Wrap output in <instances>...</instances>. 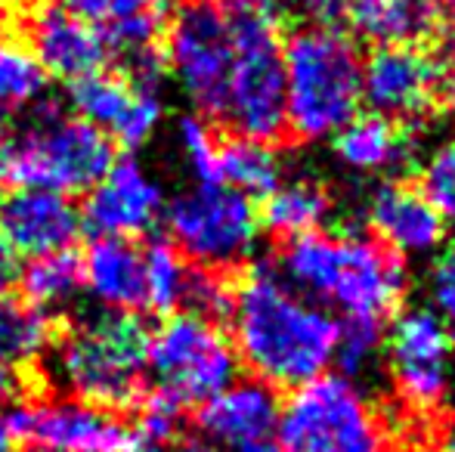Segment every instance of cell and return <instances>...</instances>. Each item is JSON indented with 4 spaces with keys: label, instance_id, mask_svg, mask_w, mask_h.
Here are the masks:
<instances>
[{
    "label": "cell",
    "instance_id": "6da1fadb",
    "mask_svg": "<svg viewBox=\"0 0 455 452\" xmlns=\"http://www.w3.org/2000/svg\"><path fill=\"white\" fill-rule=\"evenodd\" d=\"M235 356L270 387H300L335 360L338 320L275 273L254 264L229 304Z\"/></svg>",
    "mask_w": 455,
    "mask_h": 452
},
{
    "label": "cell",
    "instance_id": "7a4b0ae2",
    "mask_svg": "<svg viewBox=\"0 0 455 452\" xmlns=\"http://www.w3.org/2000/svg\"><path fill=\"white\" fill-rule=\"evenodd\" d=\"M275 273L298 295L335 304L344 320L384 322L406 289L400 258L363 233H300L282 239Z\"/></svg>",
    "mask_w": 455,
    "mask_h": 452
},
{
    "label": "cell",
    "instance_id": "3957f363",
    "mask_svg": "<svg viewBox=\"0 0 455 452\" xmlns=\"http://www.w3.org/2000/svg\"><path fill=\"white\" fill-rule=\"evenodd\" d=\"M285 127L298 139H329L360 115L363 56L341 28L300 25L282 44Z\"/></svg>",
    "mask_w": 455,
    "mask_h": 452
},
{
    "label": "cell",
    "instance_id": "277c9868",
    "mask_svg": "<svg viewBox=\"0 0 455 452\" xmlns=\"http://www.w3.org/2000/svg\"><path fill=\"white\" fill-rule=\"evenodd\" d=\"M115 164V143L78 115L41 103L0 143V180L16 189L87 193Z\"/></svg>",
    "mask_w": 455,
    "mask_h": 452
},
{
    "label": "cell",
    "instance_id": "5b68a950",
    "mask_svg": "<svg viewBox=\"0 0 455 452\" xmlns=\"http://www.w3.org/2000/svg\"><path fill=\"white\" fill-rule=\"evenodd\" d=\"M149 332L133 313H91L56 344L53 372L60 385L100 409H137Z\"/></svg>",
    "mask_w": 455,
    "mask_h": 452
},
{
    "label": "cell",
    "instance_id": "8992f818",
    "mask_svg": "<svg viewBox=\"0 0 455 452\" xmlns=\"http://www.w3.org/2000/svg\"><path fill=\"white\" fill-rule=\"evenodd\" d=\"M229 37L233 66L217 118L233 127L235 137L270 143L285 131V75L275 19L242 0L229 4Z\"/></svg>",
    "mask_w": 455,
    "mask_h": 452
},
{
    "label": "cell",
    "instance_id": "52a82bcc",
    "mask_svg": "<svg viewBox=\"0 0 455 452\" xmlns=\"http://www.w3.org/2000/svg\"><path fill=\"white\" fill-rule=\"evenodd\" d=\"M285 452H387V434L363 391L341 375L294 387L275 422Z\"/></svg>",
    "mask_w": 455,
    "mask_h": 452
},
{
    "label": "cell",
    "instance_id": "ba28073f",
    "mask_svg": "<svg viewBox=\"0 0 455 452\" xmlns=\"http://www.w3.org/2000/svg\"><path fill=\"white\" fill-rule=\"evenodd\" d=\"M146 369L156 378V391L174 403L202 406L229 387L239 372V356L220 326L192 313H177L149 335Z\"/></svg>",
    "mask_w": 455,
    "mask_h": 452
},
{
    "label": "cell",
    "instance_id": "9c48e42d",
    "mask_svg": "<svg viewBox=\"0 0 455 452\" xmlns=\"http://www.w3.org/2000/svg\"><path fill=\"white\" fill-rule=\"evenodd\" d=\"M171 245L204 270H227L251 254L260 233V214L254 199L223 186V183H198L180 193L168 208Z\"/></svg>",
    "mask_w": 455,
    "mask_h": 452
},
{
    "label": "cell",
    "instance_id": "30bf717a",
    "mask_svg": "<svg viewBox=\"0 0 455 452\" xmlns=\"http://www.w3.org/2000/svg\"><path fill=\"white\" fill-rule=\"evenodd\" d=\"M162 56L164 68L177 78L192 106L204 118H217L233 66L229 4L183 0L180 6H174L164 22Z\"/></svg>",
    "mask_w": 455,
    "mask_h": 452
},
{
    "label": "cell",
    "instance_id": "8fae6325",
    "mask_svg": "<svg viewBox=\"0 0 455 452\" xmlns=\"http://www.w3.org/2000/svg\"><path fill=\"white\" fill-rule=\"evenodd\" d=\"M4 422L35 452H127L133 437L108 409L75 397L16 403Z\"/></svg>",
    "mask_w": 455,
    "mask_h": 452
},
{
    "label": "cell",
    "instance_id": "7c38bea8",
    "mask_svg": "<svg viewBox=\"0 0 455 452\" xmlns=\"http://www.w3.org/2000/svg\"><path fill=\"white\" fill-rule=\"evenodd\" d=\"M387 353L403 400L412 406H437L452 385V335L434 310H406L387 335Z\"/></svg>",
    "mask_w": 455,
    "mask_h": 452
},
{
    "label": "cell",
    "instance_id": "4fadbf2b",
    "mask_svg": "<svg viewBox=\"0 0 455 452\" xmlns=\"http://www.w3.org/2000/svg\"><path fill=\"white\" fill-rule=\"evenodd\" d=\"M443 72L427 47H375L363 59V103L387 121H415L434 106Z\"/></svg>",
    "mask_w": 455,
    "mask_h": 452
},
{
    "label": "cell",
    "instance_id": "5bb4252c",
    "mask_svg": "<svg viewBox=\"0 0 455 452\" xmlns=\"http://www.w3.org/2000/svg\"><path fill=\"white\" fill-rule=\"evenodd\" d=\"M68 103L81 121L102 131L112 143L118 139L127 149L149 143L164 118L162 91L133 87L121 72H106V68L72 81Z\"/></svg>",
    "mask_w": 455,
    "mask_h": 452
},
{
    "label": "cell",
    "instance_id": "9a60e30c",
    "mask_svg": "<svg viewBox=\"0 0 455 452\" xmlns=\"http://www.w3.org/2000/svg\"><path fill=\"white\" fill-rule=\"evenodd\" d=\"M164 211V193L137 158H115L93 189H87L81 229L96 239H131L149 233Z\"/></svg>",
    "mask_w": 455,
    "mask_h": 452
},
{
    "label": "cell",
    "instance_id": "2e32d148",
    "mask_svg": "<svg viewBox=\"0 0 455 452\" xmlns=\"http://www.w3.org/2000/svg\"><path fill=\"white\" fill-rule=\"evenodd\" d=\"M81 233V211L72 199L50 189H12L0 199V239L16 254L68 251Z\"/></svg>",
    "mask_w": 455,
    "mask_h": 452
},
{
    "label": "cell",
    "instance_id": "e0dca14e",
    "mask_svg": "<svg viewBox=\"0 0 455 452\" xmlns=\"http://www.w3.org/2000/svg\"><path fill=\"white\" fill-rule=\"evenodd\" d=\"M279 397L270 385L258 378L233 381L220 393L202 403L196 422L204 440L217 447H245L254 440H267L279 422Z\"/></svg>",
    "mask_w": 455,
    "mask_h": 452
},
{
    "label": "cell",
    "instance_id": "ac0fdd59",
    "mask_svg": "<svg viewBox=\"0 0 455 452\" xmlns=\"http://www.w3.org/2000/svg\"><path fill=\"white\" fill-rule=\"evenodd\" d=\"M31 53L41 62L47 78L78 81L106 66L108 53L100 31L81 22L66 6H44L31 22Z\"/></svg>",
    "mask_w": 455,
    "mask_h": 452
},
{
    "label": "cell",
    "instance_id": "d6986e66",
    "mask_svg": "<svg viewBox=\"0 0 455 452\" xmlns=\"http://www.w3.org/2000/svg\"><path fill=\"white\" fill-rule=\"evenodd\" d=\"M369 220L394 254H427L443 242L446 224L431 202L412 186L387 183L371 195Z\"/></svg>",
    "mask_w": 455,
    "mask_h": 452
},
{
    "label": "cell",
    "instance_id": "ffe728a7",
    "mask_svg": "<svg viewBox=\"0 0 455 452\" xmlns=\"http://www.w3.org/2000/svg\"><path fill=\"white\" fill-rule=\"evenodd\" d=\"M87 291L115 313H137L146 307L143 248L131 239H93L81 260Z\"/></svg>",
    "mask_w": 455,
    "mask_h": 452
},
{
    "label": "cell",
    "instance_id": "44dd1931",
    "mask_svg": "<svg viewBox=\"0 0 455 452\" xmlns=\"http://www.w3.org/2000/svg\"><path fill=\"white\" fill-rule=\"evenodd\" d=\"M347 22L375 47H421L440 31L437 0H347Z\"/></svg>",
    "mask_w": 455,
    "mask_h": 452
},
{
    "label": "cell",
    "instance_id": "7402d4cb",
    "mask_svg": "<svg viewBox=\"0 0 455 452\" xmlns=\"http://www.w3.org/2000/svg\"><path fill=\"white\" fill-rule=\"evenodd\" d=\"M335 155L354 170H390L412 155V139L403 124L381 115H356L331 137Z\"/></svg>",
    "mask_w": 455,
    "mask_h": 452
},
{
    "label": "cell",
    "instance_id": "603a6c76",
    "mask_svg": "<svg viewBox=\"0 0 455 452\" xmlns=\"http://www.w3.org/2000/svg\"><path fill=\"white\" fill-rule=\"evenodd\" d=\"M217 174L223 186L248 199H267L273 189H279L282 164L267 143L235 137L217 149Z\"/></svg>",
    "mask_w": 455,
    "mask_h": 452
},
{
    "label": "cell",
    "instance_id": "cb8c5ba5",
    "mask_svg": "<svg viewBox=\"0 0 455 452\" xmlns=\"http://www.w3.org/2000/svg\"><path fill=\"white\" fill-rule=\"evenodd\" d=\"M53 341L50 316L19 297L0 295V366L22 372Z\"/></svg>",
    "mask_w": 455,
    "mask_h": 452
},
{
    "label": "cell",
    "instance_id": "d4e9b609",
    "mask_svg": "<svg viewBox=\"0 0 455 452\" xmlns=\"http://www.w3.org/2000/svg\"><path fill=\"white\" fill-rule=\"evenodd\" d=\"M19 282L25 291V304H31L41 313L62 310L78 297L84 289L81 279V260L72 251H56L31 258L25 270H19Z\"/></svg>",
    "mask_w": 455,
    "mask_h": 452
},
{
    "label": "cell",
    "instance_id": "484cf974",
    "mask_svg": "<svg viewBox=\"0 0 455 452\" xmlns=\"http://www.w3.org/2000/svg\"><path fill=\"white\" fill-rule=\"evenodd\" d=\"M260 226L270 233L291 239L300 233H313L329 214V195L313 183H291V186L273 189L260 208Z\"/></svg>",
    "mask_w": 455,
    "mask_h": 452
},
{
    "label": "cell",
    "instance_id": "4316f807",
    "mask_svg": "<svg viewBox=\"0 0 455 452\" xmlns=\"http://www.w3.org/2000/svg\"><path fill=\"white\" fill-rule=\"evenodd\" d=\"M47 97V72L25 44L0 37V115L35 109Z\"/></svg>",
    "mask_w": 455,
    "mask_h": 452
},
{
    "label": "cell",
    "instance_id": "83f0119b",
    "mask_svg": "<svg viewBox=\"0 0 455 452\" xmlns=\"http://www.w3.org/2000/svg\"><path fill=\"white\" fill-rule=\"evenodd\" d=\"M143 266H146V307L158 310V313H174L180 307L189 260L171 242L156 239L143 251Z\"/></svg>",
    "mask_w": 455,
    "mask_h": 452
},
{
    "label": "cell",
    "instance_id": "f1b7e54d",
    "mask_svg": "<svg viewBox=\"0 0 455 452\" xmlns=\"http://www.w3.org/2000/svg\"><path fill=\"white\" fill-rule=\"evenodd\" d=\"M72 16L87 22L100 35L118 28V25L137 22L146 16H168V0H60Z\"/></svg>",
    "mask_w": 455,
    "mask_h": 452
},
{
    "label": "cell",
    "instance_id": "f546056e",
    "mask_svg": "<svg viewBox=\"0 0 455 452\" xmlns=\"http://www.w3.org/2000/svg\"><path fill=\"white\" fill-rule=\"evenodd\" d=\"M384 341V322L375 320H338V344H335V360L341 369V378L363 375L365 369L375 362L378 350Z\"/></svg>",
    "mask_w": 455,
    "mask_h": 452
},
{
    "label": "cell",
    "instance_id": "4dcf8cb0",
    "mask_svg": "<svg viewBox=\"0 0 455 452\" xmlns=\"http://www.w3.org/2000/svg\"><path fill=\"white\" fill-rule=\"evenodd\" d=\"M177 149H180L183 162L196 174L198 183H220L217 174V139L211 131V121L204 115H183L177 121Z\"/></svg>",
    "mask_w": 455,
    "mask_h": 452
},
{
    "label": "cell",
    "instance_id": "1f68e13d",
    "mask_svg": "<svg viewBox=\"0 0 455 452\" xmlns=\"http://www.w3.org/2000/svg\"><path fill=\"white\" fill-rule=\"evenodd\" d=\"M421 195L431 202L443 224H455V137L440 143L421 168Z\"/></svg>",
    "mask_w": 455,
    "mask_h": 452
},
{
    "label": "cell",
    "instance_id": "d6a6232c",
    "mask_svg": "<svg viewBox=\"0 0 455 452\" xmlns=\"http://www.w3.org/2000/svg\"><path fill=\"white\" fill-rule=\"evenodd\" d=\"M229 304H233V291L227 289V282H223L220 273L189 264L186 285H183V297H180V307H186V313L202 316V320L214 322L217 316L229 313Z\"/></svg>",
    "mask_w": 455,
    "mask_h": 452
},
{
    "label": "cell",
    "instance_id": "836d02e7",
    "mask_svg": "<svg viewBox=\"0 0 455 452\" xmlns=\"http://www.w3.org/2000/svg\"><path fill=\"white\" fill-rule=\"evenodd\" d=\"M431 301L434 313L443 320L446 329H455V248L443 251L431 270Z\"/></svg>",
    "mask_w": 455,
    "mask_h": 452
},
{
    "label": "cell",
    "instance_id": "e575fe53",
    "mask_svg": "<svg viewBox=\"0 0 455 452\" xmlns=\"http://www.w3.org/2000/svg\"><path fill=\"white\" fill-rule=\"evenodd\" d=\"M298 4L310 16V25L338 28V22L347 19V0H298Z\"/></svg>",
    "mask_w": 455,
    "mask_h": 452
},
{
    "label": "cell",
    "instance_id": "d590c367",
    "mask_svg": "<svg viewBox=\"0 0 455 452\" xmlns=\"http://www.w3.org/2000/svg\"><path fill=\"white\" fill-rule=\"evenodd\" d=\"M19 279V260H16V251L0 239V295H6L12 282Z\"/></svg>",
    "mask_w": 455,
    "mask_h": 452
},
{
    "label": "cell",
    "instance_id": "8d00e7d4",
    "mask_svg": "<svg viewBox=\"0 0 455 452\" xmlns=\"http://www.w3.org/2000/svg\"><path fill=\"white\" fill-rule=\"evenodd\" d=\"M25 391V378L22 372H16V369H6L0 366V403H12V400H19Z\"/></svg>",
    "mask_w": 455,
    "mask_h": 452
},
{
    "label": "cell",
    "instance_id": "74e56055",
    "mask_svg": "<svg viewBox=\"0 0 455 452\" xmlns=\"http://www.w3.org/2000/svg\"><path fill=\"white\" fill-rule=\"evenodd\" d=\"M242 4H248L251 10H258V12H264V16L275 19L279 12H285L291 4H298V0H242Z\"/></svg>",
    "mask_w": 455,
    "mask_h": 452
},
{
    "label": "cell",
    "instance_id": "f35d334b",
    "mask_svg": "<svg viewBox=\"0 0 455 452\" xmlns=\"http://www.w3.org/2000/svg\"><path fill=\"white\" fill-rule=\"evenodd\" d=\"M174 452H227V449L217 447V443H211V440H204V437H189V440L177 443Z\"/></svg>",
    "mask_w": 455,
    "mask_h": 452
},
{
    "label": "cell",
    "instance_id": "ab89813d",
    "mask_svg": "<svg viewBox=\"0 0 455 452\" xmlns=\"http://www.w3.org/2000/svg\"><path fill=\"white\" fill-rule=\"evenodd\" d=\"M127 452H168V443H158V440H149V437H143V434H133Z\"/></svg>",
    "mask_w": 455,
    "mask_h": 452
},
{
    "label": "cell",
    "instance_id": "60d3db41",
    "mask_svg": "<svg viewBox=\"0 0 455 452\" xmlns=\"http://www.w3.org/2000/svg\"><path fill=\"white\" fill-rule=\"evenodd\" d=\"M235 452H285L279 447V440H270V437H267V440H254V443H245V447H239Z\"/></svg>",
    "mask_w": 455,
    "mask_h": 452
},
{
    "label": "cell",
    "instance_id": "b9f144b4",
    "mask_svg": "<svg viewBox=\"0 0 455 452\" xmlns=\"http://www.w3.org/2000/svg\"><path fill=\"white\" fill-rule=\"evenodd\" d=\"M443 91H446V103H450L455 112V62L443 72Z\"/></svg>",
    "mask_w": 455,
    "mask_h": 452
},
{
    "label": "cell",
    "instance_id": "7bdbcfd3",
    "mask_svg": "<svg viewBox=\"0 0 455 452\" xmlns=\"http://www.w3.org/2000/svg\"><path fill=\"white\" fill-rule=\"evenodd\" d=\"M0 452H16V437L10 434L4 416H0Z\"/></svg>",
    "mask_w": 455,
    "mask_h": 452
},
{
    "label": "cell",
    "instance_id": "ee69618b",
    "mask_svg": "<svg viewBox=\"0 0 455 452\" xmlns=\"http://www.w3.org/2000/svg\"><path fill=\"white\" fill-rule=\"evenodd\" d=\"M10 131H12L10 118H4V115H0V143H4V139L10 137Z\"/></svg>",
    "mask_w": 455,
    "mask_h": 452
},
{
    "label": "cell",
    "instance_id": "f6af8a7d",
    "mask_svg": "<svg viewBox=\"0 0 455 452\" xmlns=\"http://www.w3.org/2000/svg\"><path fill=\"white\" fill-rule=\"evenodd\" d=\"M437 4H440V10H443L446 16L455 19V0H437Z\"/></svg>",
    "mask_w": 455,
    "mask_h": 452
},
{
    "label": "cell",
    "instance_id": "bcb514c9",
    "mask_svg": "<svg viewBox=\"0 0 455 452\" xmlns=\"http://www.w3.org/2000/svg\"><path fill=\"white\" fill-rule=\"evenodd\" d=\"M446 397H450V406H452V412H455V385H450V391H446Z\"/></svg>",
    "mask_w": 455,
    "mask_h": 452
},
{
    "label": "cell",
    "instance_id": "7dc6e473",
    "mask_svg": "<svg viewBox=\"0 0 455 452\" xmlns=\"http://www.w3.org/2000/svg\"><path fill=\"white\" fill-rule=\"evenodd\" d=\"M443 452H455V437H452L450 443H446V449H443Z\"/></svg>",
    "mask_w": 455,
    "mask_h": 452
}]
</instances>
